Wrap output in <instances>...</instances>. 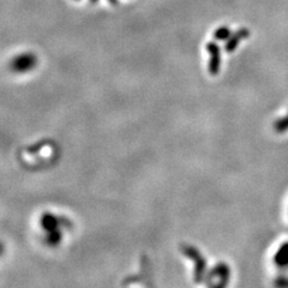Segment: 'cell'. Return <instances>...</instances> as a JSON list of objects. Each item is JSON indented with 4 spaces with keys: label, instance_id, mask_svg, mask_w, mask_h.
Instances as JSON below:
<instances>
[{
    "label": "cell",
    "instance_id": "cell-1",
    "mask_svg": "<svg viewBox=\"0 0 288 288\" xmlns=\"http://www.w3.org/2000/svg\"><path fill=\"white\" fill-rule=\"evenodd\" d=\"M181 252L186 256V257L190 258L191 261H193L194 263V281L196 282H202L205 279L207 275V261L203 257L201 252L198 251V249H196L194 246L191 245H183L181 246Z\"/></svg>",
    "mask_w": 288,
    "mask_h": 288
},
{
    "label": "cell",
    "instance_id": "cell-2",
    "mask_svg": "<svg viewBox=\"0 0 288 288\" xmlns=\"http://www.w3.org/2000/svg\"><path fill=\"white\" fill-rule=\"evenodd\" d=\"M229 279H231V269L226 263H218L216 264L212 270H209L205 275L207 280V285H210L214 282V280H217L214 285L215 288H223L228 285Z\"/></svg>",
    "mask_w": 288,
    "mask_h": 288
},
{
    "label": "cell",
    "instance_id": "cell-3",
    "mask_svg": "<svg viewBox=\"0 0 288 288\" xmlns=\"http://www.w3.org/2000/svg\"><path fill=\"white\" fill-rule=\"evenodd\" d=\"M37 65V58L33 53H23V54L16 55L10 63V69L17 73L31 71Z\"/></svg>",
    "mask_w": 288,
    "mask_h": 288
},
{
    "label": "cell",
    "instance_id": "cell-4",
    "mask_svg": "<svg viewBox=\"0 0 288 288\" xmlns=\"http://www.w3.org/2000/svg\"><path fill=\"white\" fill-rule=\"evenodd\" d=\"M207 50L209 53V64L208 71L210 74H217L221 69V49L215 42H209L207 45Z\"/></svg>",
    "mask_w": 288,
    "mask_h": 288
},
{
    "label": "cell",
    "instance_id": "cell-5",
    "mask_svg": "<svg viewBox=\"0 0 288 288\" xmlns=\"http://www.w3.org/2000/svg\"><path fill=\"white\" fill-rule=\"evenodd\" d=\"M69 220H65L63 217H58V216L49 214H45L41 217V226L46 232L54 231V229H60L61 226H66L68 227Z\"/></svg>",
    "mask_w": 288,
    "mask_h": 288
},
{
    "label": "cell",
    "instance_id": "cell-6",
    "mask_svg": "<svg viewBox=\"0 0 288 288\" xmlns=\"http://www.w3.org/2000/svg\"><path fill=\"white\" fill-rule=\"evenodd\" d=\"M249 35H250V31L247 30V29L242 28V29H240V30L237 31V33H234L233 35L229 36V39L227 40V42H226V46H225L226 52H228V53L234 52L240 42H241L244 39H246V37Z\"/></svg>",
    "mask_w": 288,
    "mask_h": 288
},
{
    "label": "cell",
    "instance_id": "cell-7",
    "mask_svg": "<svg viewBox=\"0 0 288 288\" xmlns=\"http://www.w3.org/2000/svg\"><path fill=\"white\" fill-rule=\"evenodd\" d=\"M274 263L277 268L286 269L288 266V242L281 245L277 252L274 256Z\"/></svg>",
    "mask_w": 288,
    "mask_h": 288
},
{
    "label": "cell",
    "instance_id": "cell-8",
    "mask_svg": "<svg viewBox=\"0 0 288 288\" xmlns=\"http://www.w3.org/2000/svg\"><path fill=\"white\" fill-rule=\"evenodd\" d=\"M46 242L48 245H50V246H55V245H58L60 242L61 240V232L60 229H54V231H50V232H46Z\"/></svg>",
    "mask_w": 288,
    "mask_h": 288
},
{
    "label": "cell",
    "instance_id": "cell-9",
    "mask_svg": "<svg viewBox=\"0 0 288 288\" xmlns=\"http://www.w3.org/2000/svg\"><path fill=\"white\" fill-rule=\"evenodd\" d=\"M274 130L277 133H284L288 131V114L286 117L281 119H277L275 122H274Z\"/></svg>",
    "mask_w": 288,
    "mask_h": 288
},
{
    "label": "cell",
    "instance_id": "cell-10",
    "mask_svg": "<svg viewBox=\"0 0 288 288\" xmlns=\"http://www.w3.org/2000/svg\"><path fill=\"white\" fill-rule=\"evenodd\" d=\"M214 36L216 40H228L229 36H231V30L227 26H221L215 31Z\"/></svg>",
    "mask_w": 288,
    "mask_h": 288
},
{
    "label": "cell",
    "instance_id": "cell-11",
    "mask_svg": "<svg viewBox=\"0 0 288 288\" xmlns=\"http://www.w3.org/2000/svg\"><path fill=\"white\" fill-rule=\"evenodd\" d=\"M274 285H275L276 287H280V288H288V276L277 277V279L275 280V282H274Z\"/></svg>",
    "mask_w": 288,
    "mask_h": 288
},
{
    "label": "cell",
    "instance_id": "cell-12",
    "mask_svg": "<svg viewBox=\"0 0 288 288\" xmlns=\"http://www.w3.org/2000/svg\"><path fill=\"white\" fill-rule=\"evenodd\" d=\"M2 252H4V245H2L1 242H0V256L2 255Z\"/></svg>",
    "mask_w": 288,
    "mask_h": 288
},
{
    "label": "cell",
    "instance_id": "cell-13",
    "mask_svg": "<svg viewBox=\"0 0 288 288\" xmlns=\"http://www.w3.org/2000/svg\"><path fill=\"white\" fill-rule=\"evenodd\" d=\"M285 270H287V271H288V266H287V268H286V269H285Z\"/></svg>",
    "mask_w": 288,
    "mask_h": 288
},
{
    "label": "cell",
    "instance_id": "cell-14",
    "mask_svg": "<svg viewBox=\"0 0 288 288\" xmlns=\"http://www.w3.org/2000/svg\"><path fill=\"white\" fill-rule=\"evenodd\" d=\"M93 1H97V0H93Z\"/></svg>",
    "mask_w": 288,
    "mask_h": 288
}]
</instances>
